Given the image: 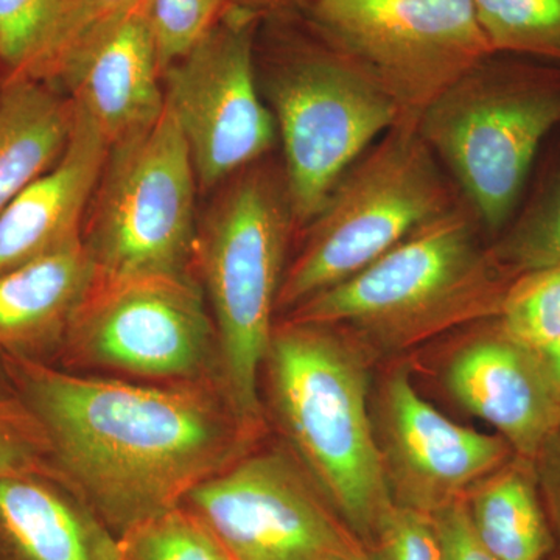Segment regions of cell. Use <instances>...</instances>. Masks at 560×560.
Returning <instances> with one entry per match:
<instances>
[{"mask_svg":"<svg viewBox=\"0 0 560 560\" xmlns=\"http://www.w3.org/2000/svg\"><path fill=\"white\" fill-rule=\"evenodd\" d=\"M259 22L257 14L232 5L162 73L165 101L189 147L200 194L278 150V128L254 65Z\"/></svg>","mask_w":560,"mask_h":560,"instance_id":"11","label":"cell"},{"mask_svg":"<svg viewBox=\"0 0 560 560\" xmlns=\"http://www.w3.org/2000/svg\"><path fill=\"white\" fill-rule=\"evenodd\" d=\"M308 24L352 58L418 125L431 103L492 54L471 0H298Z\"/></svg>","mask_w":560,"mask_h":560,"instance_id":"9","label":"cell"},{"mask_svg":"<svg viewBox=\"0 0 560 560\" xmlns=\"http://www.w3.org/2000/svg\"><path fill=\"white\" fill-rule=\"evenodd\" d=\"M550 560H560V556L558 555V552H556V555L552 556Z\"/></svg>","mask_w":560,"mask_h":560,"instance_id":"36","label":"cell"},{"mask_svg":"<svg viewBox=\"0 0 560 560\" xmlns=\"http://www.w3.org/2000/svg\"><path fill=\"white\" fill-rule=\"evenodd\" d=\"M183 504L231 560H341L368 551L285 453L245 455Z\"/></svg>","mask_w":560,"mask_h":560,"instance_id":"12","label":"cell"},{"mask_svg":"<svg viewBox=\"0 0 560 560\" xmlns=\"http://www.w3.org/2000/svg\"><path fill=\"white\" fill-rule=\"evenodd\" d=\"M0 360L46 430L62 488L117 540L180 506L259 436L206 381L138 385L5 353Z\"/></svg>","mask_w":560,"mask_h":560,"instance_id":"1","label":"cell"},{"mask_svg":"<svg viewBox=\"0 0 560 560\" xmlns=\"http://www.w3.org/2000/svg\"><path fill=\"white\" fill-rule=\"evenodd\" d=\"M73 103L43 81L7 75L0 84V215L32 180L60 160Z\"/></svg>","mask_w":560,"mask_h":560,"instance_id":"19","label":"cell"},{"mask_svg":"<svg viewBox=\"0 0 560 560\" xmlns=\"http://www.w3.org/2000/svg\"><path fill=\"white\" fill-rule=\"evenodd\" d=\"M254 65L278 128L300 232L349 165L399 124V113L382 88L294 7L260 18Z\"/></svg>","mask_w":560,"mask_h":560,"instance_id":"3","label":"cell"},{"mask_svg":"<svg viewBox=\"0 0 560 560\" xmlns=\"http://www.w3.org/2000/svg\"><path fill=\"white\" fill-rule=\"evenodd\" d=\"M80 366L162 382L219 371L217 331L195 276L95 279L62 348Z\"/></svg>","mask_w":560,"mask_h":560,"instance_id":"10","label":"cell"},{"mask_svg":"<svg viewBox=\"0 0 560 560\" xmlns=\"http://www.w3.org/2000/svg\"><path fill=\"white\" fill-rule=\"evenodd\" d=\"M119 545L121 560H231L184 504L135 526Z\"/></svg>","mask_w":560,"mask_h":560,"instance_id":"25","label":"cell"},{"mask_svg":"<svg viewBox=\"0 0 560 560\" xmlns=\"http://www.w3.org/2000/svg\"><path fill=\"white\" fill-rule=\"evenodd\" d=\"M464 500L478 540L497 560H550L558 552L530 460L514 456Z\"/></svg>","mask_w":560,"mask_h":560,"instance_id":"20","label":"cell"},{"mask_svg":"<svg viewBox=\"0 0 560 560\" xmlns=\"http://www.w3.org/2000/svg\"><path fill=\"white\" fill-rule=\"evenodd\" d=\"M5 68H3L2 61H0V84H2V81L5 80Z\"/></svg>","mask_w":560,"mask_h":560,"instance_id":"35","label":"cell"},{"mask_svg":"<svg viewBox=\"0 0 560 560\" xmlns=\"http://www.w3.org/2000/svg\"><path fill=\"white\" fill-rule=\"evenodd\" d=\"M544 361L545 370L550 375L552 385L558 389L560 394V342L552 346V348L544 350V352H537Z\"/></svg>","mask_w":560,"mask_h":560,"instance_id":"33","label":"cell"},{"mask_svg":"<svg viewBox=\"0 0 560 560\" xmlns=\"http://www.w3.org/2000/svg\"><path fill=\"white\" fill-rule=\"evenodd\" d=\"M72 132L60 160L32 180L0 215V272L81 241L109 145L73 106Z\"/></svg>","mask_w":560,"mask_h":560,"instance_id":"16","label":"cell"},{"mask_svg":"<svg viewBox=\"0 0 560 560\" xmlns=\"http://www.w3.org/2000/svg\"><path fill=\"white\" fill-rule=\"evenodd\" d=\"M492 54L560 65V0H471Z\"/></svg>","mask_w":560,"mask_h":560,"instance_id":"22","label":"cell"},{"mask_svg":"<svg viewBox=\"0 0 560 560\" xmlns=\"http://www.w3.org/2000/svg\"><path fill=\"white\" fill-rule=\"evenodd\" d=\"M39 477L61 486L46 430L21 394L0 378V478Z\"/></svg>","mask_w":560,"mask_h":560,"instance_id":"26","label":"cell"},{"mask_svg":"<svg viewBox=\"0 0 560 560\" xmlns=\"http://www.w3.org/2000/svg\"><path fill=\"white\" fill-rule=\"evenodd\" d=\"M537 486L560 556V430L545 442L533 460Z\"/></svg>","mask_w":560,"mask_h":560,"instance_id":"31","label":"cell"},{"mask_svg":"<svg viewBox=\"0 0 560 560\" xmlns=\"http://www.w3.org/2000/svg\"><path fill=\"white\" fill-rule=\"evenodd\" d=\"M341 560H374L370 551L361 552V555L352 556V558H346Z\"/></svg>","mask_w":560,"mask_h":560,"instance_id":"34","label":"cell"},{"mask_svg":"<svg viewBox=\"0 0 560 560\" xmlns=\"http://www.w3.org/2000/svg\"><path fill=\"white\" fill-rule=\"evenodd\" d=\"M463 201L418 125H394L349 165L298 232L301 249L287 265L279 315L352 278Z\"/></svg>","mask_w":560,"mask_h":560,"instance_id":"7","label":"cell"},{"mask_svg":"<svg viewBox=\"0 0 560 560\" xmlns=\"http://www.w3.org/2000/svg\"><path fill=\"white\" fill-rule=\"evenodd\" d=\"M497 326L534 352L560 342V265L512 280L504 294Z\"/></svg>","mask_w":560,"mask_h":560,"instance_id":"24","label":"cell"},{"mask_svg":"<svg viewBox=\"0 0 560 560\" xmlns=\"http://www.w3.org/2000/svg\"><path fill=\"white\" fill-rule=\"evenodd\" d=\"M361 346L340 327L282 319L265 363L276 415L302 467L371 551L396 504L375 436Z\"/></svg>","mask_w":560,"mask_h":560,"instance_id":"2","label":"cell"},{"mask_svg":"<svg viewBox=\"0 0 560 560\" xmlns=\"http://www.w3.org/2000/svg\"><path fill=\"white\" fill-rule=\"evenodd\" d=\"M298 0H232L238 9L249 11L257 16H267L275 11L291 9Z\"/></svg>","mask_w":560,"mask_h":560,"instance_id":"32","label":"cell"},{"mask_svg":"<svg viewBox=\"0 0 560 560\" xmlns=\"http://www.w3.org/2000/svg\"><path fill=\"white\" fill-rule=\"evenodd\" d=\"M145 3L147 0H62L60 18L46 49L18 77L54 86L61 73L92 44Z\"/></svg>","mask_w":560,"mask_h":560,"instance_id":"23","label":"cell"},{"mask_svg":"<svg viewBox=\"0 0 560 560\" xmlns=\"http://www.w3.org/2000/svg\"><path fill=\"white\" fill-rule=\"evenodd\" d=\"M431 517L440 536L445 560H497L478 540L467 512L466 500L455 501L434 512Z\"/></svg>","mask_w":560,"mask_h":560,"instance_id":"30","label":"cell"},{"mask_svg":"<svg viewBox=\"0 0 560 560\" xmlns=\"http://www.w3.org/2000/svg\"><path fill=\"white\" fill-rule=\"evenodd\" d=\"M445 381L458 404L493 427L518 458L533 463L560 430V394L539 353L504 335L495 318L453 355Z\"/></svg>","mask_w":560,"mask_h":560,"instance_id":"14","label":"cell"},{"mask_svg":"<svg viewBox=\"0 0 560 560\" xmlns=\"http://www.w3.org/2000/svg\"><path fill=\"white\" fill-rule=\"evenodd\" d=\"M62 0H0V61L7 75H21L46 49Z\"/></svg>","mask_w":560,"mask_h":560,"instance_id":"28","label":"cell"},{"mask_svg":"<svg viewBox=\"0 0 560 560\" xmlns=\"http://www.w3.org/2000/svg\"><path fill=\"white\" fill-rule=\"evenodd\" d=\"M197 173L175 114L109 147L81 241L97 279L195 276Z\"/></svg>","mask_w":560,"mask_h":560,"instance_id":"8","label":"cell"},{"mask_svg":"<svg viewBox=\"0 0 560 560\" xmlns=\"http://www.w3.org/2000/svg\"><path fill=\"white\" fill-rule=\"evenodd\" d=\"M370 552L374 560H445L433 517L397 504Z\"/></svg>","mask_w":560,"mask_h":560,"instance_id":"29","label":"cell"},{"mask_svg":"<svg viewBox=\"0 0 560 560\" xmlns=\"http://www.w3.org/2000/svg\"><path fill=\"white\" fill-rule=\"evenodd\" d=\"M512 280L560 265V130L545 143L514 215L490 241Z\"/></svg>","mask_w":560,"mask_h":560,"instance_id":"21","label":"cell"},{"mask_svg":"<svg viewBox=\"0 0 560 560\" xmlns=\"http://www.w3.org/2000/svg\"><path fill=\"white\" fill-rule=\"evenodd\" d=\"M418 128L492 241L560 130V65L489 54L431 103Z\"/></svg>","mask_w":560,"mask_h":560,"instance_id":"6","label":"cell"},{"mask_svg":"<svg viewBox=\"0 0 560 560\" xmlns=\"http://www.w3.org/2000/svg\"><path fill=\"white\" fill-rule=\"evenodd\" d=\"M375 436L394 504L433 515L455 503L515 453L500 434L445 418L394 371L381 390Z\"/></svg>","mask_w":560,"mask_h":560,"instance_id":"13","label":"cell"},{"mask_svg":"<svg viewBox=\"0 0 560 560\" xmlns=\"http://www.w3.org/2000/svg\"><path fill=\"white\" fill-rule=\"evenodd\" d=\"M0 560H121L119 540L83 503L39 477L0 478Z\"/></svg>","mask_w":560,"mask_h":560,"instance_id":"18","label":"cell"},{"mask_svg":"<svg viewBox=\"0 0 560 560\" xmlns=\"http://www.w3.org/2000/svg\"><path fill=\"white\" fill-rule=\"evenodd\" d=\"M511 283L493 260L480 219L464 200L283 319L340 327L364 348L400 350L453 327L495 318Z\"/></svg>","mask_w":560,"mask_h":560,"instance_id":"4","label":"cell"},{"mask_svg":"<svg viewBox=\"0 0 560 560\" xmlns=\"http://www.w3.org/2000/svg\"><path fill=\"white\" fill-rule=\"evenodd\" d=\"M298 234L282 160L272 153L212 190L198 220L197 257L219 346V378L260 434L259 374L270 350L290 243Z\"/></svg>","mask_w":560,"mask_h":560,"instance_id":"5","label":"cell"},{"mask_svg":"<svg viewBox=\"0 0 560 560\" xmlns=\"http://www.w3.org/2000/svg\"><path fill=\"white\" fill-rule=\"evenodd\" d=\"M51 88L68 95L109 147L156 124L167 101L145 5L92 44Z\"/></svg>","mask_w":560,"mask_h":560,"instance_id":"15","label":"cell"},{"mask_svg":"<svg viewBox=\"0 0 560 560\" xmlns=\"http://www.w3.org/2000/svg\"><path fill=\"white\" fill-rule=\"evenodd\" d=\"M232 5V0H147L145 18L162 73L186 55Z\"/></svg>","mask_w":560,"mask_h":560,"instance_id":"27","label":"cell"},{"mask_svg":"<svg viewBox=\"0 0 560 560\" xmlns=\"http://www.w3.org/2000/svg\"><path fill=\"white\" fill-rule=\"evenodd\" d=\"M95 279L83 241L0 272V353L44 361L61 349Z\"/></svg>","mask_w":560,"mask_h":560,"instance_id":"17","label":"cell"}]
</instances>
